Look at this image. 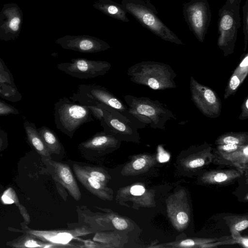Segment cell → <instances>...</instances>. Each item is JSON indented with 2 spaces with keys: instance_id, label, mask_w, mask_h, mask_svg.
<instances>
[{
  "instance_id": "6da1fadb",
  "label": "cell",
  "mask_w": 248,
  "mask_h": 248,
  "mask_svg": "<svg viewBox=\"0 0 248 248\" xmlns=\"http://www.w3.org/2000/svg\"><path fill=\"white\" fill-rule=\"evenodd\" d=\"M69 98L85 106L103 104L119 112L137 128H142L146 126L129 112L127 106L122 101L104 86L96 84H79L77 91Z\"/></svg>"
},
{
  "instance_id": "7a4b0ae2",
  "label": "cell",
  "mask_w": 248,
  "mask_h": 248,
  "mask_svg": "<svg viewBox=\"0 0 248 248\" xmlns=\"http://www.w3.org/2000/svg\"><path fill=\"white\" fill-rule=\"evenodd\" d=\"M127 75L132 82L155 90H163L176 87V74L168 64L143 61L130 66Z\"/></svg>"
},
{
  "instance_id": "3957f363",
  "label": "cell",
  "mask_w": 248,
  "mask_h": 248,
  "mask_svg": "<svg viewBox=\"0 0 248 248\" xmlns=\"http://www.w3.org/2000/svg\"><path fill=\"white\" fill-rule=\"evenodd\" d=\"M122 5L142 26L162 39L177 45L183 42L157 16L150 0H122Z\"/></svg>"
},
{
  "instance_id": "277c9868",
  "label": "cell",
  "mask_w": 248,
  "mask_h": 248,
  "mask_svg": "<svg viewBox=\"0 0 248 248\" xmlns=\"http://www.w3.org/2000/svg\"><path fill=\"white\" fill-rule=\"evenodd\" d=\"M54 123L56 128L70 138L84 124L94 121L90 109L85 106L63 97L54 106Z\"/></svg>"
},
{
  "instance_id": "5b68a950",
  "label": "cell",
  "mask_w": 248,
  "mask_h": 248,
  "mask_svg": "<svg viewBox=\"0 0 248 248\" xmlns=\"http://www.w3.org/2000/svg\"><path fill=\"white\" fill-rule=\"evenodd\" d=\"M241 0H226L218 11L217 45L225 56L232 54L241 27Z\"/></svg>"
},
{
  "instance_id": "8992f818",
  "label": "cell",
  "mask_w": 248,
  "mask_h": 248,
  "mask_svg": "<svg viewBox=\"0 0 248 248\" xmlns=\"http://www.w3.org/2000/svg\"><path fill=\"white\" fill-rule=\"evenodd\" d=\"M123 98L129 112L152 128L164 129L166 122L174 118L172 112L157 100L129 94L124 95Z\"/></svg>"
},
{
  "instance_id": "52a82bcc",
  "label": "cell",
  "mask_w": 248,
  "mask_h": 248,
  "mask_svg": "<svg viewBox=\"0 0 248 248\" xmlns=\"http://www.w3.org/2000/svg\"><path fill=\"white\" fill-rule=\"evenodd\" d=\"M183 15L197 39L203 42L210 24L211 11L207 0H190L182 6Z\"/></svg>"
},
{
  "instance_id": "ba28073f",
  "label": "cell",
  "mask_w": 248,
  "mask_h": 248,
  "mask_svg": "<svg viewBox=\"0 0 248 248\" xmlns=\"http://www.w3.org/2000/svg\"><path fill=\"white\" fill-rule=\"evenodd\" d=\"M56 67L71 77L86 79L105 75L111 69V64L105 61L77 58L58 63Z\"/></svg>"
},
{
  "instance_id": "9c48e42d",
  "label": "cell",
  "mask_w": 248,
  "mask_h": 248,
  "mask_svg": "<svg viewBox=\"0 0 248 248\" xmlns=\"http://www.w3.org/2000/svg\"><path fill=\"white\" fill-rule=\"evenodd\" d=\"M190 90L191 99L202 112L207 117H218L221 111V101L217 94L211 88L204 86L191 77Z\"/></svg>"
},
{
  "instance_id": "30bf717a",
  "label": "cell",
  "mask_w": 248,
  "mask_h": 248,
  "mask_svg": "<svg viewBox=\"0 0 248 248\" xmlns=\"http://www.w3.org/2000/svg\"><path fill=\"white\" fill-rule=\"evenodd\" d=\"M56 43L63 49L86 53L99 52L110 48L106 42L89 35H65L58 38Z\"/></svg>"
},
{
  "instance_id": "8fae6325",
  "label": "cell",
  "mask_w": 248,
  "mask_h": 248,
  "mask_svg": "<svg viewBox=\"0 0 248 248\" xmlns=\"http://www.w3.org/2000/svg\"><path fill=\"white\" fill-rule=\"evenodd\" d=\"M102 109L103 117L100 122L101 126L104 129L103 131L121 141L137 142L139 140L138 128L121 120L106 109Z\"/></svg>"
},
{
  "instance_id": "7c38bea8",
  "label": "cell",
  "mask_w": 248,
  "mask_h": 248,
  "mask_svg": "<svg viewBox=\"0 0 248 248\" xmlns=\"http://www.w3.org/2000/svg\"><path fill=\"white\" fill-rule=\"evenodd\" d=\"M121 143L120 140L103 131L95 133L82 142L79 144L78 148L85 153L101 154L109 152L118 148Z\"/></svg>"
},
{
  "instance_id": "4fadbf2b",
  "label": "cell",
  "mask_w": 248,
  "mask_h": 248,
  "mask_svg": "<svg viewBox=\"0 0 248 248\" xmlns=\"http://www.w3.org/2000/svg\"><path fill=\"white\" fill-rule=\"evenodd\" d=\"M50 163L56 180L75 200L79 201L81 197V192L69 166L56 161H51Z\"/></svg>"
},
{
  "instance_id": "5bb4252c",
  "label": "cell",
  "mask_w": 248,
  "mask_h": 248,
  "mask_svg": "<svg viewBox=\"0 0 248 248\" xmlns=\"http://www.w3.org/2000/svg\"><path fill=\"white\" fill-rule=\"evenodd\" d=\"M73 169L78 180L91 193L105 201L113 199V191L89 175L82 166L74 164Z\"/></svg>"
},
{
  "instance_id": "9a60e30c",
  "label": "cell",
  "mask_w": 248,
  "mask_h": 248,
  "mask_svg": "<svg viewBox=\"0 0 248 248\" xmlns=\"http://www.w3.org/2000/svg\"><path fill=\"white\" fill-rule=\"evenodd\" d=\"M92 233L84 227L75 228L73 230H63L44 232L41 235L46 240L51 243L65 245L71 240L77 237L87 235Z\"/></svg>"
},
{
  "instance_id": "2e32d148",
  "label": "cell",
  "mask_w": 248,
  "mask_h": 248,
  "mask_svg": "<svg viewBox=\"0 0 248 248\" xmlns=\"http://www.w3.org/2000/svg\"><path fill=\"white\" fill-rule=\"evenodd\" d=\"M92 6L106 15L115 19L124 22H128L130 20L127 16V12L122 4L112 0H96Z\"/></svg>"
},
{
  "instance_id": "e0dca14e",
  "label": "cell",
  "mask_w": 248,
  "mask_h": 248,
  "mask_svg": "<svg viewBox=\"0 0 248 248\" xmlns=\"http://www.w3.org/2000/svg\"><path fill=\"white\" fill-rule=\"evenodd\" d=\"M248 74V55L246 54L231 77L225 90L224 97L227 99L233 95Z\"/></svg>"
},
{
  "instance_id": "ac0fdd59",
  "label": "cell",
  "mask_w": 248,
  "mask_h": 248,
  "mask_svg": "<svg viewBox=\"0 0 248 248\" xmlns=\"http://www.w3.org/2000/svg\"><path fill=\"white\" fill-rule=\"evenodd\" d=\"M37 130L49 154L59 155L63 150V146L53 131L46 126Z\"/></svg>"
},
{
  "instance_id": "d6986e66",
  "label": "cell",
  "mask_w": 248,
  "mask_h": 248,
  "mask_svg": "<svg viewBox=\"0 0 248 248\" xmlns=\"http://www.w3.org/2000/svg\"><path fill=\"white\" fill-rule=\"evenodd\" d=\"M23 126L31 144L41 154L49 156V153L40 137L35 124L25 121Z\"/></svg>"
},
{
  "instance_id": "ffe728a7",
  "label": "cell",
  "mask_w": 248,
  "mask_h": 248,
  "mask_svg": "<svg viewBox=\"0 0 248 248\" xmlns=\"http://www.w3.org/2000/svg\"><path fill=\"white\" fill-rule=\"evenodd\" d=\"M147 163L146 158L143 155L134 156L130 161L125 164L121 173L124 176L137 174L144 170Z\"/></svg>"
},
{
  "instance_id": "44dd1931",
  "label": "cell",
  "mask_w": 248,
  "mask_h": 248,
  "mask_svg": "<svg viewBox=\"0 0 248 248\" xmlns=\"http://www.w3.org/2000/svg\"><path fill=\"white\" fill-rule=\"evenodd\" d=\"M82 167L89 175L105 186H107L111 179L110 175L102 168L88 166Z\"/></svg>"
},
{
  "instance_id": "7402d4cb",
  "label": "cell",
  "mask_w": 248,
  "mask_h": 248,
  "mask_svg": "<svg viewBox=\"0 0 248 248\" xmlns=\"http://www.w3.org/2000/svg\"><path fill=\"white\" fill-rule=\"evenodd\" d=\"M0 97L12 102H17L22 99V95L17 88L0 81Z\"/></svg>"
},
{
  "instance_id": "603a6c76",
  "label": "cell",
  "mask_w": 248,
  "mask_h": 248,
  "mask_svg": "<svg viewBox=\"0 0 248 248\" xmlns=\"http://www.w3.org/2000/svg\"><path fill=\"white\" fill-rule=\"evenodd\" d=\"M108 217L110 219L115 228L119 231H127L129 228V222L128 218L125 217L112 213L108 215Z\"/></svg>"
},
{
  "instance_id": "cb8c5ba5",
  "label": "cell",
  "mask_w": 248,
  "mask_h": 248,
  "mask_svg": "<svg viewBox=\"0 0 248 248\" xmlns=\"http://www.w3.org/2000/svg\"><path fill=\"white\" fill-rule=\"evenodd\" d=\"M245 133H229L223 135L219 140V142L223 144H232L238 145L244 141L245 136Z\"/></svg>"
},
{
  "instance_id": "d4e9b609",
  "label": "cell",
  "mask_w": 248,
  "mask_h": 248,
  "mask_svg": "<svg viewBox=\"0 0 248 248\" xmlns=\"http://www.w3.org/2000/svg\"><path fill=\"white\" fill-rule=\"evenodd\" d=\"M0 81L16 88L13 75L4 62L0 58Z\"/></svg>"
},
{
  "instance_id": "484cf974",
  "label": "cell",
  "mask_w": 248,
  "mask_h": 248,
  "mask_svg": "<svg viewBox=\"0 0 248 248\" xmlns=\"http://www.w3.org/2000/svg\"><path fill=\"white\" fill-rule=\"evenodd\" d=\"M243 31L244 36V51H246L247 48L248 42V0H246L244 5L243 6Z\"/></svg>"
},
{
  "instance_id": "4316f807",
  "label": "cell",
  "mask_w": 248,
  "mask_h": 248,
  "mask_svg": "<svg viewBox=\"0 0 248 248\" xmlns=\"http://www.w3.org/2000/svg\"><path fill=\"white\" fill-rule=\"evenodd\" d=\"M19 110L14 106L0 100V116L18 114Z\"/></svg>"
},
{
  "instance_id": "83f0119b",
  "label": "cell",
  "mask_w": 248,
  "mask_h": 248,
  "mask_svg": "<svg viewBox=\"0 0 248 248\" xmlns=\"http://www.w3.org/2000/svg\"><path fill=\"white\" fill-rule=\"evenodd\" d=\"M90 110L93 116L100 121L103 117V111L102 108L96 106H86Z\"/></svg>"
},
{
  "instance_id": "f1b7e54d",
  "label": "cell",
  "mask_w": 248,
  "mask_h": 248,
  "mask_svg": "<svg viewBox=\"0 0 248 248\" xmlns=\"http://www.w3.org/2000/svg\"><path fill=\"white\" fill-rule=\"evenodd\" d=\"M248 118V97L244 99L241 107V113L239 117L240 120H245Z\"/></svg>"
},
{
  "instance_id": "f546056e",
  "label": "cell",
  "mask_w": 248,
  "mask_h": 248,
  "mask_svg": "<svg viewBox=\"0 0 248 248\" xmlns=\"http://www.w3.org/2000/svg\"><path fill=\"white\" fill-rule=\"evenodd\" d=\"M20 19L18 17H15L11 19L9 23V27L13 31H16L19 29Z\"/></svg>"
},
{
  "instance_id": "4dcf8cb0",
  "label": "cell",
  "mask_w": 248,
  "mask_h": 248,
  "mask_svg": "<svg viewBox=\"0 0 248 248\" xmlns=\"http://www.w3.org/2000/svg\"><path fill=\"white\" fill-rule=\"evenodd\" d=\"M176 218L180 224H185L187 223L188 217L186 213L181 212L177 215Z\"/></svg>"
},
{
  "instance_id": "1f68e13d",
  "label": "cell",
  "mask_w": 248,
  "mask_h": 248,
  "mask_svg": "<svg viewBox=\"0 0 248 248\" xmlns=\"http://www.w3.org/2000/svg\"><path fill=\"white\" fill-rule=\"evenodd\" d=\"M238 148V145L232 144H224L220 147V148L223 150L229 152L234 151L237 149Z\"/></svg>"
},
{
  "instance_id": "d6a6232c",
  "label": "cell",
  "mask_w": 248,
  "mask_h": 248,
  "mask_svg": "<svg viewBox=\"0 0 248 248\" xmlns=\"http://www.w3.org/2000/svg\"><path fill=\"white\" fill-rule=\"evenodd\" d=\"M204 164V161L201 158L196 159L190 161L189 165L191 168H197L202 166Z\"/></svg>"
},
{
  "instance_id": "836d02e7",
  "label": "cell",
  "mask_w": 248,
  "mask_h": 248,
  "mask_svg": "<svg viewBox=\"0 0 248 248\" xmlns=\"http://www.w3.org/2000/svg\"><path fill=\"white\" fill-rule=\"evenodd\" d=\"M84 246L83 247L86 248H101L102 246L99 245L97 243H95V241H92L90 240H84L83 241Z\"/></svg>"
},
{
  "instance_id": "e575fe53",
  "label": "cell",
  "mask_w": 248,
  "mask_h": 248,
  "mask_svg": "<svg viewBox=\"0 0 248 248\" xmlns=\"http://www.w3.org/2000/svg\"><path fill=\"white\" fill-rule=\"evenodd\" d=\"M248 226V221L247 220H243L237 223L235 226V229L238 231H240L246 229Z\"/></svg>"
},
{
  "instance_id": "d590c367",
  "label": "cell",
  "mask_w": 248,
  "mask_h": 248,
  "mask_svg": "<svg viewBox=\"0 0 248 248\" xmlns=\"http://www.w3.org/2000/svg\"><path fill=\"white\" fill-rule=\"evenodd\" d=\"M227 179V175L223 173H218L214 177V180L217 182H221Z\"/></svg>"
},
{
  "instance_id": "8d00e7d4",
  "label": "cell",
  "mask_w": 248,
  "mask_h": 248,
  "mask_svg": "<svg viewBox=\"0 0 248 248\" xmlns=\"http://www.w3.org/2000/svg\"><path fill=\"white\" fill-rule=\"evenodd\" d=\"M195 243L194 242L190 239H187L185 240L184 241H183L181 243L180 245L182 246H192L194 245Z\"/></svg>"
},
{
  "instance_id": "74e56055",
  "label": "cell",
  "mask_w": 248,
  "mask_h": 248,
  "mask_svg": "<svg viewBox=\"0 0 248 248\" xmlns=\"http://www.w3.org/2000/svg\"><path fill=\"white\" fill-rule=\"evenodd\" d=\"M25 246L27 247H41L35 241L33 240H29L25 243Z\"/></svg>"
},
{
  "instance_id": "f35d334b",
  "label": "cell",
  "mask_w": 248,
  "mask_h": 248,
  "mask_svg": "<svg viewBox=\"0 0 248 248\" xmlns=\"http://www.w3.org/2000/svg\"><path fill=\"white\" fill-rule=\"evenodd\" d=\"M169 158V155L167 154H162L160 155L159 160L160 162H164L167 161Z\"/></svg>"
},
{
  "instance_id": "ab89813d",
  "label": "cell",
  "mask_w": 248,
  "mask_h": 248,
  "mask_svg": "<svg viewBox=\"0 0 248 248\" xmlns=\"http://www.w3.org/2000/svg\"><path fill=\"white\" fill-rule=\"evenodd\" d=\"M2 200L5 203L11 204L14 202V201L6 195L2 196Z\"/></svg>"
},
{
  "instance_id": "60d3db41",
  "label": "cell",
  "mask_w": 248,
  "mask_h": 248,
  "mask_svg": "<svg viewBox=\"0 0 248 248\" xmlns=\"http://www.w3.org/2000/svg\"><path fill=\"white\" fill-rule=\"evenodd\" d=\"M248 146H246V147H245V148L244 149V150H243V153H244V155H245L246 156H248Z\"/></svg>"
},
{
  "instance_id": "b9f144b4",
  "label": "cell",
  "mask_w": 248,
  "mask_h": 248,
  "mask_svg": "<svg viewBox=\"0 0 248 248\" xmlns=\"http://www.w3.org/2000/svg\"><path fill=\"white\" fill-rule=\"evenodd\" d=\"M244 240V241H243V244L246 245V247H248V239H245Z\"/></svg>"
}]
</instances>
